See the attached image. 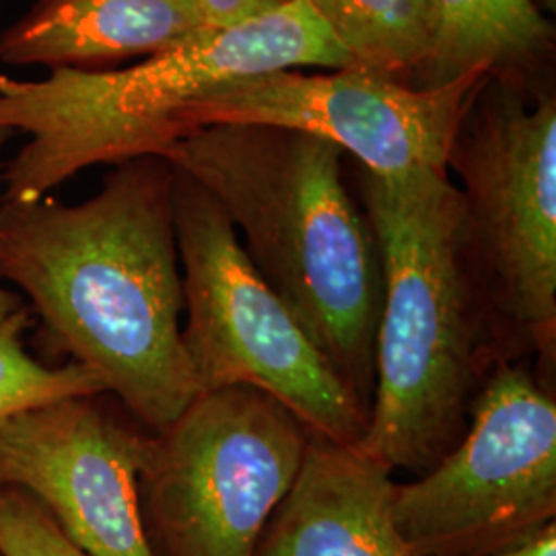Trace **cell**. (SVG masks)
<instances>
[{
  "label": "cell",
  "instance_id": "obj_1",
  "mask_svg": "<svg viewBox=\"0 0 556 556\" xmlns=\"http://www.w3.org/2000/svg\"><path fill=\"white\" fill-rule=\"evenodd\" d=\"M174 165H116L79 204L0 199V280L17 285L54 358L91 369L149 431L199 396L181 342Z\"/></svg>",
  "mask_w": 556,
  "mask_h": 556
},
{
  "label": "cell",
  "instance_id": "obj_2",
  "mask_svg": "<svg viewBox=\"0 0 556 556\" xmlns=\"http://www.w3.org/2000/svg\"><path fill=\"white\" fill-rule=\"evenodd\" d=\"M217 200L245 256L367 410L381 312L378 239L337 144L277 126L215 124L165 155Z\"/></svg>",
  "mask_w": 556,
  "mask_h": 556
},
{
  "label": "cell",
  "instance_id": "obj_3",
  "mask_svg": "<svg viewBox=\"0 0 556 556\" xmlns=\"http://www.w3.org/2000/svg\"><path fill=\"white\" fill-rule=\"evenodd\" d=\"M357 199L383 278L374 397L357 447L420 477L464 438L475 397L505 358L466 258L452 176L357 165Z\"/></svg>",
  "mask_w": 556,
  "mask_h": 556
},
{
  "label": "cell",
  "instance_id": "obj_4",
  "mask_svg": "<svg viewBox=\"0 0 556 556\" xmlns=\"http://www.w3.org/2000/svg\"><path fill=\"white\" fill-rule=\"evenodd\" d=\"M342 68L349 59L305 0L132 66L0 75V132L27 137L7 163V200H38L100 163L163 157L194 135L192 108L227 80L293 68Z\"/></svg>",
  "mask_w": 556,
  "mask_h": 556
},
{
  "label": "cell",
  "instance_id": "obj_5",
  "mask_svg": "<svg viewBox=\"0 0 556 556\" xmlns=\"http://www.w3.org/2000/svg\"><path fill=\"white\" fill-rule=\"evenodd\" d=\"M470 270L501 357L555 369L556 93L484 77L447 157Z\"/></svg>",
  "mask_w": 556,
  "mask_h": 556
},
{
  "label": "cell",
  "instance_id": "obj_6",
  "mask_svg": "<svg viewBox=\"0 0 556 556\" xmlns=\"http://www.w3.org/2000/svg\"><path fill=\"white\" fill-rule=\"evenodd\" d=\"M174 169L186 312L181 342L200 392L258 390L289 408L307 431L357 445L367 410L289 305L260 277L217 200L197 179Z\"/></svg>",
  "mask_w": 556,
  "mask_h": 556
},
{
  "label": "cell",
  "instance_id": "obj_7",
  "mask_svg": "<svg viewBox=\"0 0 556 556\" xmlns=\"http://www.w3.org/2000/svg\"><path fill=\"white\" fill-rule=\"evenodd\" d=\"M307 438L305 425L264 392H200L151 433L140 466V517L153 556H254Z\"/></svg>",
  "mask_w": 556,
  "mask_h": 556
},
{
  "label": "cell",
  "instance_id": "obj_8",
  "mask_svg": "<svg viewBox=\"0 0 556 556\" xmlns=\"http://www.w3.org/2000/svg\"><path fill=\"white\" fill-rule=\"evenodd\" d=\"M394 519L417 556H486L556 521V400L519 361H498L456 447L396 482Z\"/></svg>",
  "mask_w": 556,
  "mask_h": 556
},
{
  "label": "cell",
  "instance_id": "obj_9",
  "mask_svg": "<svg viewBox=\"0 0 556 556\" xmlns=\"http://www.w3.org/2000/svg\"><path fill=\"white\" fill-rule=\"evenodd\" d=\"M484 77L472 73L441 87H415L357 66L273 71L206 91L192 108V126L289 128L337 144L371 174H447L457 126Z\"/></svg>",
  "mask_w": 556,
  "mask_h": 556
},
{
  "label": "cell",
  "instance_id": "obj_10",
  "mask_svg": "<svg viewBox=\"0 0 556 556\" xmlns=\"http://www.w3.org/2000/svg\"><path fill=\"white\" fill-rule=\"evenodd\" d=\"M149 431L110 392L0 420V486L40 503L87 556H153L139 505Z\"/></svg>",
  "mask_w": 556,
  "mask_h": 556
},
{
  "label": "cell",
  "instance_id": "obj_11",
  "mask_svg": "<svg viewBox=\"0 0 556 556\" xmlns=\"http://www.w3.org/2000/svg\"><path fill=\"white\" fill-rule=\"evenodd\" d=\"M392 475L357 445L309 431L254 556H417L397 530Z\"/></svg>",
  "mask_w": 556,
  "mask_h": 556
},
{
  "label": "cell",
  "instance_id": "obj_12",
  "mask_svg": "<svg viewBox=\"0 0 556 556\" xmlns=\"http://www.w3.org/2000/svg\"><path fill=\"white\" fill-rule=\"evenodd\" d=\"M199 0H34L0 34V62L50 71H105L202 36Z\"/></svg>",
  "mask_w": 556,
  "mask_h": 556
},
{
  "label": "cell",
  "instance_id": "obj_13",
  "mask_svg": "<svg viewBox=\"0 0 556 556\" xmlns=\"http://www.w3.org/2000/svg\"><path fill=\"white\" fill-rule=\"evenodd\" d=\"M433 38L415 87L480 73L528 91L555 87V23L534 0H429Z\"/></svg>",
  "mask_w": 556,
  "mask_h": 556
},
{
  "label": "cell",
  "instance_id": "obj_14",
  "mask_svg": "<svg viewBox=\"0 0 556 556\" xmlns=\"http://www.w3.org/2000/svg\"><path fill=\"white\" fill-rule=\"evenodd\" d=\"M342 46L349 66L417 85L433 38L429 0H305Z\"/></svg>",
  "mask_w": 556,
  "mask_h": 556
},
{
  "label": "cell",
  "instance_id": "obj_15",
  "mask_svg": "<svg viewBox=\"0 0 556 556\" xmlns=\"http://www.w3.org/2000/svg\"><path fill=\"white\" fill-rule=\"evenodd\" d=\"M34 318L27 305L0 324V420L62 397L105 392L101 379L77 363L48 365L25 349Z\"/></svg>",
  "mask_w": 556,
  "mask_h": 556
},
{
  "label": "cell",
  "instance_id": "obj_16",
  "mask_svg": "<svg viewBox=\"0 0 556 556\" xmlns=\"http://www.w3.org/2000/svg\"><path fill=\"white\" fill-rule=\"evenodd\" d=\"M0 555L87 556L29 493L0 486Z\"/></svg>",
  "mask_w": 556,
  "mask_h": 556
},
{
  "label": "cell",
  "instance_id": "obj_17",
  "mask_svg": "<svg viewBox=\"0 0 556 556\" xmlns=\"http://www.w3.org/2000/svg\"><path fill=\"white\" fill-rule=\"evenodd\" d=\"M291 0H199L204 21L213 29L233 27L245 21L258 20Z\"/></svg>",
  "mask_w": 556,
  "mask_h": 556
},
{
  "label": "cell",
  "instance_id": "obj_18",
  "mask_svg": "<svg viewBox=\"0 0 556 556\" xmlns=\"http://www.w3.org/2000/svg\"><path fill=\"white\" fill-rule=\"evenodd\" d=\"M486 556H556V521L544 526L536 534Z\"/></svg>",
  "mask_w": 556,
  "mask_h": 556
},
{
  "label": "cell",
  "instance_id": "obj_19",
  "mask_svg": "<svg viewBox=\"0 0 556 556\" xmlns=\"http://www.w3.org/2000/svg\"><path fill=\"white\" fill-rule=\"evenodd\" d=\"M7 139H9V135L0 132V147H2V142ZM23 305H25V303H23L13 291H9V289H4V287L0 285V324L9 318V316H13Z\"/></svg>",
  "mask_w": 556,
  "mask_h": 556
},
{
  "label": "cell",
  "instance_id": "obj_20",
  "mask_svg": "<svg viewBox=\"0 0 556 556\" xmlns=\"http://www.w3.org/2000/svg\"><path fill=\"white\" fill-rule=\"evenodd\" d=\"M538 9L546 15V17H553L556 13V0H534Z\"/></svg>",
  "mask_w": 556,
  "mask_h": 556
},
{
  "label": "cell",
  "instance_id": "obj_21",
  "mask_svg": "<svg viewBox=\"0 0 556 556\" xmlns=\"http://www.w3.org/2000/svg\"><path fill=\"white\" fill-rule=\"evenodd\" d=\"M0 556H2V555H0Z\"/></svg>",
  "mask_w": 556,
  "mask_h": 556
}]
</instances>
